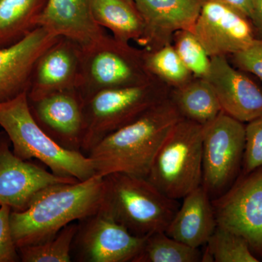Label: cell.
Segmentation results:
<instances>
[{
	"instance_id": "cell-24",
	"label": "cell",
	"mask_w": 262,
	"mask_h": 262,
	"mask_svg": "<svg viewBox=\"0 0 262 262\" xmlns=\"http://www.w3.org/2000/svg\"><path fill=\"white\" fill-rule=\"evenodd\" d=\"M206 246L202 261H259L243 236L221 226H217Z\"/></svg>"
},
{
	"instance_id": "cell-2",
	"label": "cell",
	"mask_w": 262,
	"mask_h": 262,
	"mask_svg": "<svg viewBox=\"0 0 262 262\" xmlns=\"http://www.w3.org/2000/svg\"><path fill=\"white\" fill-rule=\"evenodd\" d=\"M103 177L51 186L43 190L25 211L10 212L12 236L17 248L54 237L76 221L101 208Z\"/></svg>"
},
{
	"instance_id": "cell-27",
	"label": "cell",
	"mask_w": 262,
	"mask_h": 262,
	"mask_svg": "<svg viewBox=\"0 0 262 262\" xmlns=\"http://www.w3.org/2000/svg\"><path fill=\"white\" fill-rule=\"evenodd\" d=\"M174 37V48L183 63L190 73L194 74L198 78H204L209 71L211 57L207 54L198 38L189 30L176 32Z\"/></svg>"
},
{
	"instance_id": "cell-19",
	"label": "cell",
	"mask_w": 262,
	"mask_h": 262,
	"mask_svg": "<svg viewBox=\"0 0 262 262\" xmlns=\"http://www.w3.org/2000/svg\"><path fill=\"white\" fill-rule=\"evenodd\" d=\"M217 226L211 196L201 185L183 198L165 232L183 244L200 248L208 243Z\"/></svg>"
},
{
	"instance_id": "cell-4",
	"label": "cell",
	"mask_w": 262,
	"mask_h": 262,
	"mask_svg": "<svg viewBox=\"0 0 262 262\" xmlns=\"http://www.w3.org/2000/svg\"><path fill=\"white\" fill-rule=\"evenodd\" d=\"M179 206L146 178L123 173L103 177L99 211L137 237L165 232Z\"/></svg>"
},
{
	"instance_id": "cell-11",
	"label": "cell",
	"mask_w": 262,
	"mask_h": 262,
	"mask_svg": "<svg viewBox=\"0 0 262 262\" xmlns=\"http://www.w3.org/2000/svg\"><path fill=\"white\" fill-rule=\"evenodd\" d=\"M192 32L210 57L234 55L258 37L251 19L221 0H206Z\"/></svg>"
},
{
	"instance_id": "cell-7",
	"label": "cell",
	"mask_w": 262,
	"mask_h": 262,
	"mask_svg": "<svg viewBox=\"0 0 262 262\" xmlns=\"http://www.w3.org/2000/svg\"><path fill=\"white\" fill-rule=\"evenodd\" d=\"M144 51L130 47L106 34L81 46V77L78 91L83 98L113 88L151 82Z\"/></svg>"
},
{
	"instance_id": "cell-12",
	"label": "cell",
	"mask_w": 262,
	"mask_h": 262,
	"mask_svg": "<svg viewBox=\"0 0 262 262\" xmlns=\"http://www.w3.org/2000/svg\"><path fill=\"white\" fill-rule=\"evenodd\" d=\"M10 139L0 133V206L11 211H25L47 188L79 180L60 177L31 160L20 159L10 149Z\"/></svg>"
},
{
	"instance_id": "cell-13",
	"label": "cell",
	"mask_w": 262,
	"mask_h": 262,
	"mask_svg": "<svg viewBox=\"0 0 262 262\" xmlns=\"http://www.w3.org/2000/svg\"><path fill=\"white\" fill-rule=\"evenodd\" d=\"M28 101L33 117L48 136L64 149L81 152L84 98L78 90H66Z\"/></svg>"
},
{
	"instance_id": "cell-25",
	"label": "cell",
	"mask_w": 262,
	"mask_h": 262,
	"mask_svg": "<svg viewBox=\"0 0 262 262\" xmlns=\"http://www.w3.org/2000/svg\"><path fill=\"white\" fill-rule=\"evenodd\" d=\"M77 222L66 226L51 238L18 248L23 262H71L72 246L77 232Z\"/></svg>"
},
{
	"instance_id": "cell-22",
	"label": "cell",
	"mask_w": 262,
	"mask_h": 262,
	"mask_svg": "<svg viewBox=\"0 0 262 262\" xmlns=\"http://www.w3.org/2000/svg\"><path fill=\"white\" fill-rule=\"evenodd\" d=\"M47 0H0V48L20 40L38 27Z\"/></svg>"
},
{
	"instance_id": "cell-9",
	"label": "cell",
	"mask_w": 262,
	"mask_h": 262,
	"mask_svg": "<svg viewBox=\"0 0 262 262\" xmlns=\"http://www.w3.org/2000/svg\"><path fill=\"white\" fill-rule=\"evenodd\" d=\"M146 237H137L98 211L77 221L72 246L76 262H134Z\"/></svg>"
},
{
	"instance_id": "cell-15",
	"label": "cell",
	"mask_w": 262,
	"mask_h": 262,
	"mask_svg": "<svg viewBox=\"0 0 262 262\" xmlns=\"http://www.w3.org/2000/svg\"><path fill=\"white\" fill-rule=\"evenodd\" d=\"M61 37L37 27L16 42L0 48V102L28 92L38 58Z\"/></svg>"
},
{
	"instance_id": "cell-6",
	"label": "cell",
	"mask_w": 262,
	"mask_h": 262,
	"mask_svg": "<svg viewBox=\"0 0 262 262\" xmlns=\"http://www.w3.org/2000/svg\"><path fill=\"white\" fill-rule=\"evenodd\" d=\"M166 98L151 82L102 90L84 98L81 152L88 156L103 138L137 120Z\"/></svg>"
},
{
	"instance_id": "cell-26",
	"label": "cell",
	"mask_w": 262,
	"mask_h": 262,
	"mask_svg": "<svg viewBox=\"0 0 262 262\" xmlns=\"http://www.w3.org/2000/svg\"><path fill=\"white\" fill-rule=\"evenodd\" d=\"M144 61L150 75L158 76L171 83H185L190 75L175 48L169 44L153 51H144Z\"/></svg>"
},
{
	"instance_id": "cell-14",
	"label": "cell",
	"mask_w": 262,
	"mask_h": 262,
	"mask_svg": "<svg viewBox=\"0 0 262 262\" xmlns=\"http://www.w3.org/2000/svg\"><path fill=\"white\" fill-rule=\"evenodd\" d=\"M213 88L222 111L241 122H249L262 115V88L243 71L234 69L227 56L211 58L204 77Z\"/></svg>"
},
{
	"instance_id": "cell-5",
	"label": "cell",
	"mask_w": 262,
	"mask_h": 262,
	"mask_svg": "<svg viewBox=\"0 0 262 262\" xmlns=\"http://www.w3.org/2000/svg\"><path fill=\"white\" fill-rule=\"evenodd\" d=\"M203 126L182 118L155 156L146 179L164 194L183 199L202 185Z\"/></svg>"
},
{
	"instance_id": "cell-32",
	"label": "cell",
	"mask_w": 262,
	"mask_h": 262,
	"mask_svg": "<svg viewBox=\"0 0 262 262\" xmlns=\"http://www.w3.org/2000/svg\"><path fill=\"white\" fill-rule=\"evenodd\" d=\"M253 24L256 29L258 37H262V0H256Z\"/></svg>"
},
{
	"instance_id": "cell-16",
	"label": "cell",
	"mask_w": 262,
	"mask_h": 262,
	"mask_svg": "<svg viewBox=\"0 0 262 262\" xmlns=\"http://www.w3.org/2000/svg\"><path fill=\"white\" fill-rule=\"evenodd\" d=\"M81 77V46L61 37L38 58L27 96L30 101L53 93L78 89Z\"/></svg>"
},
{
	"instance_id": "cell-29",
	"label": "cell",
	"mask_w": 262,
	"mask_h": 262,
	"mask_svg": "<svg viewBox=\"0 0 262 262\" xmlns=\"http://www.w3.org/2000/svg\"><path fill=\"white\" fill-rule=\"evenodd\" d=\"M234 65L243 72L253 74L262 80V37H257L246 49L232 55Z\"/></svg>"
},
{
	"instance_id": "cell-31",
	"label": "cell",
	"mask_w": 262,
	"mask_h": 262,
	"mask_svg": "<svg viewBox=\"0 0 262 262\" xmlns=\"http://www.w3.org/2000/svg\"><path fill=\"white\" fill-rule=\"evenodd\" d=\"M244 13L252 21L254 19L256 0H221Z\"/></svg>"
},
{
	"instance_id": "cell-23",
	"label": "cell",
	"mask_w": 262,
	"mask_h": 262,
	"mask_svg": "<svg viewBox=\"0 0 262 262\" xmlns=\"http://www.w3.org/2000/svg\"><path fill=\"white\" fill-rule=\"evenodd\" d=\"M203 253L172 238L165 232L149 234L134 262H200Z\"/></svg>"
},
{
	"instance_id": "cell-10",
	"label": "cell",
	"mask_w": 262,
	"mask_h": 262,
	"mask_svg": "<svg viewBox=\"0 0 262 262\" xmlns=\"http://www.w3.org/2000/svg\"><path fill=\"white\" fill-rule=\"evenodd\" d=\"M212 204L218 225L243 236L262 256V166L243 174Z\"/></svg>"
},
{
	"instance_id": "cell-20",
	"label": "cell",
	"mask_w": 262,
	"mask_h": 262,
	"mask_svg": "<svg viewBox=\"0 0 262 262\" xmlns=\"http://www.w3.org/2000/svg\"><path fill=\"white\" fill-rule=\"evenodd\" d=\"M93 13L98 25L111 31L117 40L141 44L144 24L133 0H94Z\"/></svg>"
},
{
	"instance_id": "cell-30",
	"label": "cell",
	"mask_w": 262,
	"mask_h": 262,
	"mask_svg": "<svg viewBox=\"0 0 262 262\" xmlns=\"http://www.w3.org/2000/svg\"><path fill=\"white\" fill-rule=\"evenodd\" d=\"M10 212L9 207L0 206V262L20 261L10 229Z\"/></svg>"
},
{
	"instance_id": "cell-28",
	"label": "cell",
	"mask_w": 262,
	"mask_h": 262,
	"mask_svg": "<svg viewBox=\"0 0 262 262\" xmlns=\"http://www.w3.org/2000/svg\"><path fill=\"white\" fill-rule=\"evenodd\" d=\"M262 166V115L246 125V144L243 174L251 173Z\"/></svg>"
},
{
	"instance_id": "cell-3",
	"label": "cell",
	"mask_w": 262,
	"mask_h": 262,
	"mask_svg": "<svg viewBox=\"0 0 262 262\" xmlns=\"http://www.w3.org/2000/svg\"><path fill=\"white\" fill-rule=\"evenodd\" d=\"M0 127L20 159L39 160L52 173L80 182L96 176L89 156L64 149L39 127L31 113L27 92L0 102Z\"/></svg>"
},
{
	"instance_id": "cell-18",
	"label": "cell",
	"mask_w": 262,
	"mask_h": 262,
	"mask_svg": "<svg viewBox=\"0 0 262 262\" xmlns=\"http://www.w3.org/2000/svg\"><path fill=\"white\" fill-rule=\"evenodd\" d=\"M93 1L47 0L38 18V27L83 46L106 34L95 20Z\"/></svg>"
},
{
	"instance_id": "cell-8",
	"label": "cell",
	"mask_w": 262,
	"mask_h": 262,
	"mask_svg": "<svg viewBox=\"0 0 262 262\" xmlns=\"http://www.w3.org/2000/svg\"><path fill=\"white\" fill-rule=\"evenodd\" d=\"M245 144L246 125L223 111L203 126L202 187L211 200L235 182L243 165Z\"/></svg>"
},
{
	"instance_id": "cell-17",
	"label": "cell",
	"mask_w": 262,
	"mask_h": 262,
	"mask_svg": "<svg viewBox=\"0 0 262 262\" xmlns=\"http://www.w3.org/2000/svg\"><path fill=\"white\" fill-rule=\"evenodd\" d=\"M144 24L141 46L153 51L176 32H192L206 0H133Z\"/></svg>"
},
{
	"instance_id": "cell-1",
	"label": "cell",
	"mask_w": 262,
	"mask_h": 262,
	"mask_svg": "<svg viewBox=\"0 0 262 262\" xmlns=\"http://www.w3.org/2000/svg\"><path fill=\"white\" fill-rule=\"evenodd\" d=\"M182 118L172 99L166 98L108 134L88 155L94 162L96 176L123 173L146 178L160 146Z\"/></svg>"
},
{
	"instance_id": "cell-21",
	"label": "cell",
	"mask_w": 262,
	"mask_h": 262,
	"mask_svg": "<svg viewBox=\"0 0 262 262\" xmlns=\"http://www.w3.org/2000/svg\"><path fill=\"white\" fill-rule=\"evenodd\" d=\"M171 99L183 118L203 126L213 121L222 111L215 91L204 78L179 86Z\"/></svg>"
}]
</instances>
